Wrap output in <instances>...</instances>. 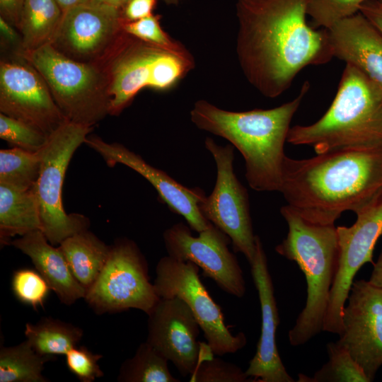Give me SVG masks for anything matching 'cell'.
Returning <instances> with one entry per match:
<instances>
[{
  "instance_id": "obj_1",
  "label": "cell",
  "mask_w": 382,
  "mask_h": 382,
  "mask_svg": "<svg viewBox=\"0 0 382 382\" xmlns=\"http://www.w3.org/2000/svg\"><path fill=\"white\" fill-rule=\"evenodd\" d=\"M310 0H237L236 53L248 81L262 95L284 93L297 74L334 57L327 29L306 21Z\"/></svg>"
},
{
  "instance_id": "obj_2",
  "label": "cell",
  "mask_w": 382,
  "mask_h": 382,
  "mask_svg": "<svg viewBox=\"0 0 382 382\" xmlns=\"http://www.w3.org/2000/svg\"><path fill=\"white\" fill-rule=\"evenodd\" d=\"M279 192L313 224H335L346 211L357 214L382 197V145L286 156Z\"/></svg>"
},
{
  "instance_id": "obj_3",
  "label": "cell",
  "mask_w": 382,
  "mask_h": 382,
  "mask_svg": "<svg viewBox=\"0 0 382 382\" xmlns=\"http://www.w3.org/2000/svg\"><path fill=\"white\" fill-rule=\"evenodd\" d=\"M310 89L304 81L298 96L272 109L234 112L207 100H197L190 120L199 129L228 140L243 156L249 186L258 192H279L292 118Z\"/></svg>"
},
{
  "instance_id": "obj_4",
  "label": "cell",
  "mask_w": 382,
  "mask_h": 382,
  "mask_svg": "<svg viewBox=\"0 0 382 382\" xmlns=\"http://www.w3.org/2000/svg\"><path fill=\"white\" fill-rule=\"evenodd\" d=\"M287 142L313 148L316 154L382 145V91L346 64L327 112L309 125L291 127Z\"/></svg>"
},
{
  "instance_id": "obj_5",
  "label": "cell",
  "mask_w": 382,
  "mask_h": 382,
  "mask_svg": "<svg viewBox=\"0 0 382 382\" xmlns=\"http://www.w3.org/2000/svg\"><path fill=\"white\" fill-rule=\"evenodd\" d=\"M280 212L287 224L288 233L275 250L298 265L307 283L305 306L288 333L290 345L296 347L323 331L337 270L338 238L335 224L309 222L288 205L281 207Z\"/></svg>"
},
{
  "instance_id": "obj_6",
  "label": "cell",
  "mask_w": 382,
  "mask_h": 382,
  "mask_svg": "<svg viewBox=\"0 0 382 382\" xmlns=\"http://www.w3.org/2000/svg\"><path fill=\"white\" fill-rule=\"evenodd\" d=\"M195 65L191 54H178L124 32L102 65L108 79L110 115H120L144 88H174Z\"/></svg>"
},
{
  "instance_id": "obj_7",
  "label": "cell",
  "mask_w": 382,
  "mask_h": 382,
  "mask_svg": "<svg viewBox=\"0 0 382 382\" xmlns=\"http://www.w3.org/2000/svg\"><path fill=\"white\" fill-rule=\"evenodd\" d=\"M16 54L41 74L68 121L93 127L110 115L108 79L102 66L72 60L50 44Z\"/></svg>"
},
{
  "instance_id": "obj_8",
  "label": "cell",
  "mask_w": 382,
  "mask_h": 382,
  "mask_svg": "<svg viewBox=\"0 0 382 382\" xmlns=\"http://www.w3.org/2000/svg\"><path fill=\"white\" fill-rule=\"evenodd\" d=\"M93 127L66 122L48 137L39 151L40 175L33 191L39 207L42 231L52 245L88 230L89 221L80 214H67L62 204V186L69 162Z\"/></svg>"
},
{
  "instance_id": "obj_9",
  "label": "cell",
  "mask_w": 382,
  "mask_h": 382,
  "mask_svg": "<svg viewBox=\"0 0 382 382\" xmlns=\"http://www.w3.org/2000/svg\"><path fill=\"white\" fill-rule=\"evenodd\" d=\"M84 299L99 314L130 308L148 314L161 298L149 281L147 262L139 248L122 238L111 246L104 267Z\"/></svg>"
},
{
  "instance_id": "obj_10",
  "label": "cell",
  "mask_w": 382,
  "mask_h": 382,
  "mask_svg": "<svg viewBox=\"0 0 382 382\" xmlns=\"http://www.w3.org/2000/svg\"><path fill=\"white\" fill-rule=\"evenodd\" d=\"M199 267L169 255L156 266L154 286L160 298L178 297L192 311L214 355L235 353L247 343L243 332L233 335L225 324L219 306L209 295L199 276Z\"/></svg>"
},
{
  "instance_id": "obj_11",
  "label": "cell",
  "mask_w": 382,
  "mask_h": 382,
  "mask_svg": "<svg viewBox=\"0 0 382 382\" xmlns=\"http://www.w3.org/2000/svg\"><path fill=\"white\" fill-rule=\"evenodd\" d=\"M205 148L216 166V180L212 192L199 205L202 215L225 233L233 250L241 253L250 264L256 251L248 194L233 170L234 146H221L207 137Z\"/></svg>"
},
{
  "instance_id": "obj_12",
  "label": "cell",
  "mask_w": 382,
  "mask_h": 382,
  "mask_svg": "<svg viewBox=\"0 0 382 382\" xmlns=\"http://www.w3.org/2000/svg\"><path fill=\"white\" fill-rule=\"evenodd\" d=\"M120 8L101 0H89L63 13L50 45L65 57L102 66L124 30Z\"/></svg>"
},
{
  "instance_id": "obj_13",
  "label": "cell",
  "mask_w": 382,
  "mask_h": 382,
  "mask_svg": "<svg viewBox=\"0 0 382 382\" xmlns=\"http://www.w3.org/2000/svg\"><path fill=\"white\" fill-rule=\"evenodd\" d=\"M351 226H337V270L332 283L323 330L340 335L342 312L354 278L366 263L373 261V251L382 234V197L358 213Z\"/></svg>"
},
{
  "instance_id": "obj_14",
  "label": "cell",
  "mask_w": 382,
  "mask_h": 382,
  "mask_svg": "<svg viewBox=\"0 0 382 382\" xmlns=\"http://www.w3.org/2000/svg\"><path fill=\"white\" fill-rule=\"evenodd\" d=\"M163 238L168 255L195 263L227 294L241 298L245 293L243 270L228 249L231 238L214 224L194 236L190 227L178 223L167 228Z\"/></svg>"
},
{
  "instance_id": "obj_15",
  "label": "cell",
  "mask_w": 382,
  "mask_h": 382,
  "mask_svg": "<svg viewBox=\"0 0 382 382\" xmlns=\"http://www.w3.org/2000/svg\"><path fill=\"white\" fill-rule=\"evenodd\" d=\"M147 315L146 342L181 376H190L202 361L214 355L207 343L198 341L200 326L180 299L161 298Z\"/></svg>"
},
{
  "instance_id": "obj_16",
  "label": "cell",
  "mask_w": 382,
  "mask_h": 382,
  "mask_svg": "<svg viewBox=\"0 0 382 382\" xmlns=\"http://www.w3.org/2000/svg\"><path fill=\"white\" fill-rule=\"evenodd\" d=\"M336 342L345 347L371 381L382 366V288L354 281Z\"/></svg>"
},
{
  "instance_id": "obj_17",
  "label": "cell",
  "mask_w": 382,
  "mask_h": 382,
  "mask_svg": "<svg viewBox=\"0 0 382 382\" xmlns=\"http://www.w3.org/2000/svg\"><path fill=\"white\" fill-rule=\"evenodd\" d=\"M24 61H1L0 112L27 122L50 136L68 120L43 77Z\"/></svg>"
},
{
  "instance_id": "obj_18",
  "label": "cell",
  "mask_w": 382,
  "mask_h": 382,
  "mask_svg": "<svg viewBox=\"0 0 382 382\" xmlns=\"http://www.w3.org/2000/svg\"><path fill=\"white\" fill-rule=\"evenodd\" d=\"M84 144L99 154L108 166L122 164L146 179L156 189L162 202L173 212L182 216L191 229L199 233L211 226L212 223L200 211L199 205L206 197L202 189L181 185L120 143H108L98 136L91 135L87 137Z\"/></svg>"
},
{
  "instance_id": "obj_19",
  "label": "cell",
  "mask_w": 382,
  "mask_h": 382,
  "mask_svg": "<svg viewBox=\"0 0 382 382\" xmlns=\"http://www.w3.org/2000/svg\"><path fill=\"white\" fill-rule=\"evenodd\" d=\"M261 308V333L257 350L245 374L257 382H294L286 371L278 352L276 331L279 323L272 277L262 243L256 238V251L250 264Z\"/></svg>"
},
{
  "instance_id": "obj_20",
  "label": "cell",
  "mask_w": 382,
  "mask_h": 382,
  "mask_svg": "<svg viewBox=\"0 0 382 382\" xmlns=\"http://www.w3.org/2000/svg\"><path fill=\"white\" fill-rule=\"evenodd\" d=\"M328 30L333 57L355 66L382 91V33L361 12Z\"/></svg>"
},
{
  "instance_id": "obj_21",
  "label": "cell",
  "mask_w": 382,
  "mask_h": 382,
  "mask_svg": "<svg viewBox=\"0 0 382 382\" xmlns=\"http://www.w3.org/2000/svg\"><path fill=\"white\" fill-rule=\"evenodd\" d=\"M10 244L31 259L62 303L70 306L85 298L86 291L74 277L64 253L48 241L41 230L28 233Z\"/></svg>"
},
{
  "instance_id": "obj_22",
  "label": "cell",
  "mask_w": 382,
  "mask_h": 382,
  "mask_svg": "<svg viewBox=\"0 0 382 382\" xmlns=\"http://www.w3.org/2000/svg\"><path fill=\"white\" fill-rule=\"evenodd\" d=\"M41 230L39 207L33 191L16 189L0 183V239L10 244L11 238Z\"/></svg>"
},
{
  "instance_id": "obj_23",
  "label": "cell",
  "mask_w": 382,
  "mask_h": 382,
  "mask_svg": "<svg viewBox=\"0 0 382 382\" xmlns=\"http://www.w3.org/2000/svg\"><path fill=\"white\" fill-rule=\"evenodd\" d=\"M59 247L74 277L86 291L99 276L111 250V246L88 230L66 238Z\"/></svg>"
},
{
  "instance_id": "obj_24",
  "label": "cell",
  "mask_w": 382,
  "mask_h": 382,
  "mask_svg": "<svg viewBox=\"0 0 382 382\" xmlns=\"http://www.w3.org/2000/svg\"><path fill=\"white\" fill-rule=\"evenodd\" d=\"M63 16L56 0H23L19 31L21 49L30 51L52 42Z\"/></svg>"
},
{
  "instance_id": "obj_25",
  "label": "cell",
  "mask_w": 382,
  "mask_h": 382,
  "mask_svg": "<svg viewBox=\"0 0 382 382\" xmlns=\"http://www.w3.org/2000/svg\"><path fill=\"white\" fill-rule=\"evenodd\" d=\"M25 335L34 350L40 355L64 354L77 346L83 330L71 323L50 317L37 323H26Z\"/></svg>"
},
{
  "instance_id": "obj_26",
  "label": "cell",
  "mask_w": 382,
  "mask_h": 382,
  "mask_svg": "<svg viewBox=\"0 0 382 382\" xmlns=\"http://www.w3.org/2000/svg\"><path fill=\"white\" fill-rule=\"evenodd\" d=\"M53 356L37 353L26 340L0 350V382H47L42 375L44 365Z\"/></svg>"
},
{
  "instance_id": "obj_27",
  "label": "cell",
  "mask_w": 382,
  "mask_h": 382,
  "mask_svg": "<svg viewBox=\"0 0 382 382\" xmlns=\"http://www.w3.org/2000/svg\"><path fill=\"white\" fill-rule=\"evenodd\" d=\"M168 360L146 341L134 355L122 364L117 376L120 382H179L168 368Z\"/></svg>"
},
{
  "instance_id": "obj_28",
  "label": "cell",
  "mask_w": 382,
  "mask_h": 382,
  "mask_svg": "<svg viewBox=\"0 0 382 382\" xmlns=\"http://www.w3.org/2000/svg\"><path fill=\"white\" fill-rule=\"evenodd\" d=\"M41 168L40 151L17 147L0 150V183L16 189L30 190L38 179Z\"/></svg>"
},
{
  "instance_id": "obj_29",
  "label": "cell",
  "mask_w": 382,
  "mask_h": 382,
  "mask_svg": "<svg viewBox=\"0 0 382 382\" xmlns=\"http://www.w3.org/2000/svg\"><path fill=\"white\" fill-rule=\"evenodd\" d=\"M326 347L328 361L313 377L299 374L298 381L371 382L364 370L345 347L337 342H330Z\"/></svg>"
},
{
  "instance_id": "obj_30",
  "label": "cell",
  "mask_w": 382,
  "mask_h": 382,
  "mask_svg": "<svg viewBox=\"0 0 382 382\" xmlns=\"http://www.w3.org/2000/svg\"><path fill=\"white\" fill-rule=\"evenodd\" d=\"M161 18V16L153 13L134 21L122 20V28L125 33L157 47L180 54H190L180 42L163 30Z\"/></svg>"
},
{
  "instance_id": "obj_31",
  "label": "cell",
  "mask_w": 382,
  "mask_h": 382,
  "mask_svg": "<svg viewBox=\"0 0 382 382\" xmlns=\"http://www.w3.org/2000/svg\"><path fill=\"white\" fill-rule=\"evenodd\" d=\"M49 136L38 128L0 112V138L11 147L37 152Z\"/></svg>"
},
{
  "instance_id": "obj_32",
  "label": "cell",
  "mask_w": 382,
  "mask_h": 382,
  "mask_svg": "<svg viewBox=\"0 0 382 382\" xmlns=\"http://www.w3.org/2000/svg\"><path fill=\"white\" fill-rule=\"evenodd\" d=\"M367 0H310L307 14L313 28L329 30L337 22L359 12Z\"/></svg>"
},
{
  "instance_id": "obj_33",
  "label": "cell",
  "mask_w": 382,
  "mask_h": 382,
  "mask_svg": "<svg viewBox=\"0 0 382 382\" xmlns=\"http://www.w3.org/2000/svg\"><path fill=\"white\" fill-rule=\"evenodd\" d=\"M12 289L16 297L22 303L37 310L43 306L51 290L44 277L34 270L21 269L14 272Z\"/></svg>"
},
{
  "instance_id": "obj_34",
  "label": "cell",
  "mask_w": 382,
  "mask_h": 382,
  "mask_svg": "<svg viewBox=\"0 0 382 382\" xmlns=\"http://www.w3.org/2000/svg\"><path fill=\"white\" fill-rule=\"evenodd\" d=\"M191 382H248L253 381L241 367L220 358L205 359L190 375Z\"/></svg>"
},
{
  "instance_id": "obj_35",
  "label": "cell",
  "mask_w": 382,
  "mask_h": 382,
  "mask_svg": "<svg viewBox=\"0 0 382 382\" xmlns=\"http://www.w3.org/2000/svg\"><path fill=\"white\" fill-rule=\"evenodd\" d=\"M103 357L84 346L75 347L66 354L69 370L81 382H93L104 376L98 361Z\"/></svg>"
},
{
  "instance_id": "obj_36",
  "label": "cell",
  "mask_w": 382,
  "mask_h": 382,
  "mask_svg": "<svg viewBox=\"0 0 382 382\" xmlns=\"http://www.w3.org/2000/svg\"><path fill=\"white\" fill-rule=\"evenodd\" d=\"M158 0H128L121 8L123 21H134L153 14Z\"/></svg>"
},
{
  "instance_id": "obj_37",
  "label": "cell",
  "mask_w": 382,
  "mask_h": 382,
  "mask_svg": "<svg viewBox=\"0 0 382 382\" xmlns=\"http://www.w3.org/2000/svg\"><path fill=\"white\" fill-rule=\"evenodd\" d=\"M23 0H0V17L19 30Z\"/></svg>"
},
{
  "instance_id": "obj_38",
  "label": "cell",
  "mask_w": 382,
  "mask_h": 382,
  "mask_svg": "<svg viewBox=\"0 0 382 382\" xmlns=\"http://www.w3.org/2000/svg\"><path fill=\"white\" fill-rule=\"evenodd\" d=\"M359 12L382 33V4L378 0H367Z\"/></svg>"
},
{
  "instance_id": "obj_39",
  "label": "cell",
  "mask_w": 382,
  "mask_h": 382,
  "mask_svg": "<svg viewBox=\"0 0 382 382\" xmlns=\"http://www.w3.org/2000/svg\"><path fill=\"white\" fill-rule=\"evenodd\" d=\"M14 28L0 17V31L3 39L8 44L13 45H19L21 49V37H19Z\"/></svg>"
},
{
  "instance_id": "obj_40",
  "label": "cell",
  "mask_w": 382,
  "mask_h": 382,
  "mask_svg": "<svg viewBox=\"0 0 382 382\" xmlns=\"http://www.w3.org/2000/svg\"><path fill=\"white\" fill-rule=\"evenodd\" d=\"M369 282L376 286L382 288V250L377 261L374 264Z\"/></svg>"
},
{
  "instance_id": "obj_41",
  "label": "cell",
  "mask_w": 382,
  "mask_h": 382,
  "mask_svg": "<svg viewBox=\"0 0 382 382\" xmlns=\"http://www.w3.org/2000/svg\"><path fill=\"white\" fill-rule=\"evenodd\" d=\"M104 2H106L109 4H111L120 9L125 5V4L128 0H101ZM163 1L167 5H178L181 2H183L185 0H161Z\"/></svg>"
},
{
  "instance_id": "obj_42",
  "label": "cell",
  "mask_w": 382,
  "mask_h": 382,
  "mask_svg": "<svg viewBox=\"0 0 382 382\" xmlns=\"http://www.w3.org/2000/svg\"><path fill=\"white\" fill-rule=\"evenodd\" d=\"M89 0H56L63 13L77 5L85 3Z\"/></svg>"
},
{
  "instance_id": "obj_43",
  "label": "cell",
  "mask_w": 382,
  "mask_h": 382,
  "mask_svg": "<svg viewBox=\"0 0 382 382\" xmlns=\"http://www.w3.org/2000/svg\"><path fill=\"white\" fill-rule=\"evenodd\" d=\"M382 4V0H378Z\"/></svg>"
}]
</instances>
